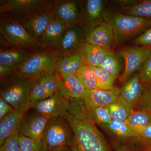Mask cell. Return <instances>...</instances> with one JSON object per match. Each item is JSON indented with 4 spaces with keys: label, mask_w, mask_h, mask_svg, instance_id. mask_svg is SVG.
Here are the masks:
<instances>
[{
    "label": "cell",
    "mask_w": 151,
    "mask_h": 151,
    "mask_svg": "<svg viewBox=\"0 0 151 151\" xmlns=\"http://www.w3.org/2000/svg\"><path fill=\"white\" fill-rule=\"evenodd\" d=\"M66 120L73 134L72 151H112L90 117L81 99L69 100Z\"/></svg>",
    "instance_id": "obj_1"
},
{
    "label": "cell",
    "mask_w": 151,
    "mask_h": 151,
    "mask_svg": "<svg viewBox=\"0 0 151 151\" xmlns=\"http://www.w3.org/2000/svg\"><path fill=\"white\" fill-rule=\"evenodd\" d=\"M86 90L97 89V81L93 68L84 64L75 73Z\"/></svg>",
    "instance_id": "obj_28"
},
{
    "label": "cell",
    "mask_w": 151,
    "mask_h": 151,
    "mask_svg": "<svg viewBox=\"0 0 151 151\" xmlns=\"http://www.w3.org/2000/svg\"><path fill=\"white\" fill-rule=\"evenodd\" d=\"M103 1L87 0L84 2L83 12L81 10L79 24L86 33L103 22Z\"/></svg>",
    "instance_id": "obj_13"
},
{
    "label": "cell",
    "mask_w": 151,
    "mask_h": 151,
    "mask_svg": "<svg viewBox=\"0 0 151 151\" xmlns=\"http://www.w3.org/2000/svg\"><path fill=\"white\" fill-rule=\"evenodd\" d=\"M113 120L126 122L134 110L129 104L120 97L114 103L106 106Z\"/></svg>",
    "instance_id": "obj_26"
},
{
    "label": "cell",
    "mask_w": 151,
    "mask_h": 151,
    "mask_svg": "<svg viewBox=\"0 0 151 151\" xmlns=\"http://www.w3.org/2000/svg\"><path fill=\"white\" fill-rule=\"evenodd\" d=\"M16 69L6 65L0 64L1 80L15 74Z\"/></svg>",
    "instance_id": "obj_40"
},
{
    "label": "cell",
    "mask_w": 151,
    "mask_h": 151,
    "mask_svg": "<svg viewBox=\"0 0 151 151\" xmlns=\"http://www.w3.org/2000/svg\"><path fill=\"white\" fill-rule=\"evenodd\" d=\"M32 53L24 49H1L0 64L16 69L28 59Z\"/></svg>",
    "instance_id": "obj_23"
},
{
    "label": "cell",
    "mask_w": 151,
    "mask_h": 151,
    "mask_svg": "<svg viewBox=\"0 0 151 151\" xmlns=\"http://www.w3.org/2000/svg\"><path fill=\"white\" fill-rule=\"evenodd\" d=\"M110 50L85 42L78 52L85 64L92 67H98Z\"/></svg>",
    "instance_id": "obj_22"
},
{
    "label": "cell",
    "mask_w": 151,
    "mask_h": 151,
    "mask_svg": "<svg viewBox=\"0 0 151 151\" xmlns=\"http://www.w3.org/2000/svg\"><path fill=\"white\" fill-rule=\"evenodd\" d=\"M52 11L55 18L63 22L66 26L79 24L81 7L79 2L64 1L53 6Z\"/></svg>",
    "instance_id": "obj_17"
},
{
    "label": "cell",
    "mask_w": 151,
    "mask_h": 151,
    "mask_svg": "<svg viewBox=\"0 0 151 151\" xmlns=\"http://www.w3.org/2000/svg\"><path fill=\"white\" fill-rule=\"evenodd\" d=\"M116 137L121 139L134 137L136 136L127 121L112 120L107 124L101 125Z\"/></svg>",
    "instance_id": "obj_27"
},
{
    "label": "cell",
    "mask_w": 151,
    "mask_h": 151,
    "mask_svg": "<svg viewBox=\"0 0 151 151\" xmlns=\"http://www.w3.org/2000/svg\"><path fill=\"white\" fill-rule=\"evenodd\" d=\"M145 89L138 106V109L151 111V84L145 83Z\"/></svg>",
    "instance_id": "obj_35"
},
{
    "label": "cell",
    "mask_w": 151,
    "mask_h": 151,
    "mask_svg": "<svg viewBox=\"0 0 151 151\" xmlns=\"http://www.w3.org/2000/svg\"><path fill=\"white\" fill-rule=\"evenodd\" d=\"M73 139V130L67 120L63 118L49 120L42 139L48 151L70 147Z\"/></svg>",
    "instance_id": "obj_6"
},
{
    "label": "cell",
    "mask_w": 151,
    "mask_h": 151,
    "mask_svg": "<svg viewBox=\"0 0 151 151\" xmlns=\"http://www.w3.org/2000/svg\"><path fill=\"white\" fill-rule=\"evenodd\" d=\"M52 1L43 0H1V14L11 15L19 21L24 20L37 14L51 10Z\"/></svg>",
    "instance_id": "obj_5"
},
{
    "label": "cell",
    "mask_w": 151,
    "mask_h": 151,
    "mask_svg": "<svg viewBox=\"0 0 151 151\" xmlns=\"http://www.w3.org/2000/svg\"><path fill=\"white\" fill-rule=\"evenodd\" d=\"M59 75L58 71L42 76L35 81L30 100L32 105L59 92Z\"/></svg>",
    "instance_id": "obj_11"
},
{
    "label": "cell",
    "mask_w": 151,
    "mask_h": 151,
    "mask_svg": "<svg viewBox=\"0 0 151 151\" xmlns=\"http://www.w3.org/2000/svg\"><path fill=\"white\" fill-rule=\"evenodd\" d=\"M58 61L56 57L47 52L32 53L17 68L15 74L36 81L42 76L57 72Z\"/></svg>",
    "instance_id": "obj_4"
},
{
    "label": "cell",
    "mask_w": 151,
    "mask_h": 151,
    "mask_svg": "<svg viewBox=\"0 0 151 151\" xmlns=\"http://www.w3.org/2000/svg\"><path fill=\"white\" fill-rule=\"evenodd\" d=\"M21 151H48L44 143L37 141L19 134Z\"/></svg>",
    "instance_id": "obj_33"
},
{
    "label": "cell",
    "mask_w": 151,
    "mask_h": 151,
    "mask_svg": "<svg viewBox=\"0 0 151 151\" xmlns=\"http://www.w3.org/2000/svg\"><path fill=\"white\" fill-rule=\"evenodd\" d=\"M27 77L14 74L1 80L0 96L14 110L31 109V92L35 81Z\"/></svg>",
    "instance_id": "obj_2"
},
{
    "label": "cell",
    "mask_w": 151,
    "mask_h": 151,
    "mask_svg": "<svg viewBox=\"0 0 151 151\" xmlns=\"http://www.w3.org/2000/svg\"><path fill=\"white\" fill-rule=\"evenodd\" d=\"M151 50L150 47L136 45L126 47L120 51L125 63L124 72L119 78L120 84L123 85L136 70H139Z\"/></svg>",
    "instance_id": "obj_9"
},
{
    "label": "cell",
    "mask_w": 151,
    "mask_h": 151,
    "mask_svg": "<svg viewBox=\"0 0 151 151\" xmlns=\"http://www.w3.org/2000/svg\"><path fill=\"white\" fill-rule=\"evenodd\" d=\"M103 18L113 27L116 45L140 35L151 27V18L109 13H104Z\"/></svg>",
    "instance_id": "obj_3"
},
{
    "label": "cell",
    "mask_w": 151,
    "mask_h": 151,
    "mask_svg": "<svg viewBox=\"0 0 151 151\" xmlns=\"http://www.w3.org/2000/svg\"><path fill=\"white\" fill-rule=\"evenodd\" d=\"M93 68L97 81V89L111 90L115 89L114 83L116 79V77L101 68Z\"/></svg>",
    "instance_id": "obj_30"
},
{
    "label": "cell",
    "mask_w": 151,
    "mask_h": 151,
    "mask_svg": "<svg viewBox=\"0 0 151 151\" xmlns=\"http://www.w3.org/2000/svg\"><path fill=\"white\" fill-rule=\"evenodd\" d=\"M70 107L69 99L58 92L46 99L35 103L31 109L50 120L59 118L66 119Z\"/></svg>",
    "instance_id": "obj_8"
},
{
    "label": "cell",
    "mask_w": 151,
    "mask_h": 151,
    "mask_svg": "<svg viewBox=\"0 0 151 151\" xmlns=\"http://www.w3.org/2000/svg\"><path fill=\"white\" fill-rule=\"evenodd\" d=\"M55 18L52 9L19 22L29 34L37 41Z\"/></svg>",
    "instance_id": "obj_18"
},
{
    "label": "cell",
    "mask_w": 151,
    "mask_h": 151,
    "mask_svg": "<svg viewBox=\"0 0 151 151\" xmlns=\"http://www.w3.org/2000/svg\"><path fill=\"white\" fill-rule=\"evenodd\" d=\"M52 151H66V147L57 149V150H55Z\"/></svg>",
    "instance_id": "obj_44"
},
{
    "label": "cell",
    "mask_w": 151,
    "mask_h": 151,
    "mask_svg": "<svg viewBox=\"0 0 151 151\" xmlns=\"http://www.w3.org/2000/svg\"><path fill=\"white\" fill-rule=\"evenodd\" d=\"M87 109L90 117L95 124L100 125L107 124L113 120L107 107H96Z\"/></svg>",
    "instance_id": "obj_32"
},
{
    "label": "cell",
    "mask_w": 151,
    "mask_h": 151,
    "mask_svg": "<svg viewBox=\"0 0 151 151\" xmlns=\"http://www.w3.org/2000/svg\"><path fill=\"white\" fill-rule=\"evenodd\" d=\"M86 35L85 30L80 24L67 26L58 48L65 55L78 52L85 42Z\"/></svg>",
    "instance_id": "obj_12"
},
{
    "label": "cell",
    "mask_w": 151,
    "mask_h": 151,
    "mask_svg": "<svg viewBox=\"0 0 151 151\" xmlns=\"http://www.w3.org/2000/svg\"><path fill=\"white\" fill-rule=\"evenodd\" d=\"M144 83L151 84V73L148 76L147 78H146V80L144 81Z\"/></svg>",
    "instance_id": "obj_42"
},
{
    "label": "cell",
    "mask_w": 151,
    "mask_h": 151,
    "mask_svg": "<svg viewBox=\"0 0 151 151\" xmlns=\"http://www.w3.org/2000/svg\"><path fill=\"white\" fill-rule=\"evenodd\" d=\"M150 113H151V111H150Z\"/></svg>",
    "instance_id": "obj_45"
},
{
    "label": "cell",
    "mask_w": 151,
    "mask_h": 151,
    "mask_svg": "<svg viewBox=\"0 0 151 151\" xmlns=\"http://www.w3.org/2000/svg\"><path fill=\"white\" fill-rule=\"evenodd\" d=\"M119 97L120 89L115 87L111 90H86L81 99L86 108L89 109L106 107L115 102Z\"/></svg>",
    "instance_id": "obj_16"
},
{
    "label": "cell",
    "mask_w": 151,
    "mask_h": 151,
    "mask_svg": "<svg viewBox=\"0 0 151 151\" xmlns=\"http://www.w3.org/2000/svg\"><path fill=\"white\" fill-rule=\"evenodd\" d=\"M85 42L110 50L115 44V35L113 27L109 23L103 22L86 33Z\"/></svg>",
    "instance_id": "obj_15"
},
{
    "label": "cell",
    "mask_w": 151,
    "mask_h": 151,
    "mask_svg": "<svg viewBox=\"0 0 151 151\" xmlns=\"http://www.w3.org/2000/svg\"><path fill=\"white\" fill-rule=\"evenodd\" d=\"M0 32L11 45L19 48L29 49L37 42L20 22L12 18L1 17Z\"/></svg>",
    "instance_id": "obj_7"
},
{
    "label": "cell",
    "mask_w": 151,
    "mask_h": 151,
    "mask_svg": "<svg viewBox=\"0 0 151 151\" xmlns=\"http://www.w3.org/2000/svg\"><path fill=\"white\" fill-rule=\"evenodd\" d=\"M59 75V93L69 100L82 99L86 89L78 77L75 74Z\"/></svg>",
    "instance_id": "obj_20"
},
{
    "label": "cell",
    "mask_w": 151,
    "mask_h": 151,
    "mask_svg": "<svg viewBox=\"0 0 151 151\" xmlns=\"http://www.w3.org/2000/svg\"><path fill=\"white\" fill-rule=\"evenodd\" d=\"M48 121L36 111H27L21 123L19 134L34 140L42 141Z\"/></svg>",
    "instance_id": "obj_10"
},
{
    "label": "cell",
    "mask_w": 151,
    "mask_h": 151,
    "mask_svg": "<svg viewBox=\"0 0 151 151\" xmlns=\"http://www.w3.org/2000/svg\"><path fill=\"white\" fill-rule=\"evenodd\" d=\"M137 137L145 143V147L151 145V124L143 129Z\"/></svg>",
    "instance_id": "obj_38"
},
{
    "label": "cell",
    "mask_w": 151,
    "mask_h": 151,
    "mask_svg": "<svg viewBox=\"0 0 151 151\" xmlns=\"http://www.w3.org/2000/svg\"><path fill=\"white\" fill-rule=\"evenodd\" d=\"M127 122L137 137L143 129L151 124V113L150 111L142 109L134 110Z\"/></svg>",
    "instance_id": "obj_25"
},
{
    "label": "cell",
    "mask_w": 151,
    "mask_h": 151,
    "mask_svg": "<svg viewBox=\"0 0 151 151\" xmlns=\"http://www.w3.org/2000/svg\"><path fill=\"white\" fill-rule=\"evenodd\" d=\"M145 89V83L137 73L130 77L120 89V97L134 110L139 106Z\"/></svg>",
    "instance_id": "obj_14"
},
{
    "label": "cell",
    "mask_w": 151,
    "mask_h": 151,
    "mask_svg": "<svg viewBox=\"0 0 151 151\" xmlns=\"http://www.w3.org/2000/svg\"><path fill=\"white\" fill-rule=\"evenodd\" d=\"M0 151H21L19 133L15 134L7 139L1 146Z\"/></svg>",
    "instance_id": "obj_34"
},
{
    "label": "cell",
    "mask_w": 151,
    "mask_h": 151,
    "mask_svg": "<svg viewBox=\"0 0 151 151\" xmlns=\"http://www.w3.org/2000/svg\"><path fill=\"white\" fill-rule=\"evenodd\" d=\"M84 64L78 52L66 55L58 59V72L62 76L75 74Z\"/></svg>",
    "instance_id": "obj_24"
},
{
    "label": "cell",
    "mask_w": 151,
    "mask_h": 151,
    "mask_svg": "<svg viewBox=\"0 0 151 151\" xmlns=\"http://www.w3.org/2000/svg\"><path fill=\"white\" fill-rule=\"evenodd\" d=\"M134 43L138 46L151 48V27L138 36L135 40Z\"/></svg>",
    "instance_id": "obj_36"
},
{
    "label": "cell",
    "mask_w": 151,
    "mask_h": 151,
    "mask_svg": "<svg viewBox=\"0 0 151 151\" xmlns=\"http://www.w3.org/2000/svg\"><path fill=\"white\" fill-rule=\"evenodd\" d=\"M99 67L103 68L116 78L121 71V65L119 58L112 50L106 55Z\"/></svg>",
    "instance_id": "obj_31"
},
{
    "label": "cell",
    "mask_w": 151,
    "mask_h": 151,
    "mask_svg": "<svg viewBox=\"0 0 151 151\" xmlns=\"http://www.w3.org/2000/svg\"><path fill=\"white\" fill-rule=\"evenodd\" d=\"M122 14L133 16L151 18V0L139 1L135 4L126 7Z\"/></svg>",
    "instance_id": "obj_29"
},
{
    "label": "cell",
    "mask_w": 151,
    "mask_h": 151,
    "mask_svg": "<svg viewBox=\"0 0 151 151\" xmlns=\"http://www.w3.org/2000/svg\"><path fill=\"white\" fill-rule=\"evenodd\" d=\"M145 151H151V145L145 147Z\"/></svg>",
    "instance_id": "obj_43"
},
{
    "label": "cell",
    "mask_w": 151,
    "mask_h": 151,
    "mask_svg": "<svg viewBox=\"0 0 151 151\" xmlns=\"http://www.w3.org/2000/svg\"><path fill=\"white\" fill-rule=\"evenodd\" d=\"M141 80L144 82L151 73V50L138 73Z\"/></svg>",
    "instance_id": "obj_37"
},
{
    "label": "cell",
    "mask_w": 151,
    "mask_h": 151,
    "mask_svg": "<svg viewBox=\"0 0 151 151\" xmlns=\"http://www.w3.org/2000/svg\"><path fill=\"white\" fill-rule=\"evenodd\" d=\"M30 108L14 110L0 120V145L9 137L19 133L20 127L23 118Z\"/></svg>",
    "instance_id": "obj_19"
},
{
    "label": "cell",
    "mask_w": 151,
    "mask_h": 151,
    "mask_svg": "<svg viewBox=\"0 0 151 151\" xmlns=\"http://www.w3.org/2000/svg\"><path fill=\"white\" fill-rule=\"evenodd\" d=\"M113 146L115 151H134L126 146L117 143L114 144Z\"/></svg>",
    "instance_id": "obj_41"
},
{
    "label": "cell",
    "mask_w": 151,
    "mask_h": 151,
    "mask_svg": "<svg viewBox=\"0 0 151 151\" xmlns=\"http://www.w3.org/2000/svg\"><path fill=\"white\" fill-rule=\"evenodd\" d=\"M66 27L63 22L55 19L38 39L37 42L45 47L58 48Z\"/></svg>",
    "instance_id": "obj_21"
},
{
    "label": "cell",
    "mask_w": 151,
    "mask_h": 151,
    "mask_svg": "<svg viewBox=\"0 0 151 151\" xmlns=\"http://www.w3.org/2000/svg\"><path fill=\"white\" fill-rule=\"evenodd\" d=\"M14 111L12 106L0 97V120Z\"/></svg>",
    "instance_id": "obj_39"
}]
</instances>
